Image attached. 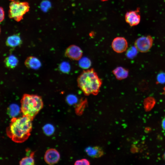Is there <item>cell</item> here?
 Masks as SVG:
<instances>
[{"instance_id":"obj_15","label":"cell","mask_w":165,"mask_h":165,"mask_svg":"<svg viewBox=\"0 0 165 165\" xmlns=\"http://www.w3.org/2000/svg\"><path fill=\"white\" fill-rule=\"evenodd\" d=\"M34 152H32L30 155L23 158L20 162V164L21 165H33L34 164Z\"/></svg>"},{"instance_id":"obj_8","label":"cell","mask_w":165,"mask_h":165,"mask_svg":"<svg viewBox=\"0 0 165 165\" xmlns=\"http://www.w3.org/2000/svg\"><path fill=\"white\" fill-rule=\"evenodd\" d=\"M125 19L127 23L131 26L138 24L141 19L139 9L138 8L136 10L127 12L125 15Z\"/></svg>"},{"instance_id":"obj_7","label":"cell","mask_w":165,"mask_h":165,"mask_svg":"<svg viewBox=\"0 0 165 165\" xmlns=\"http://www.w3.org/2000/svg\"><path fill=\"white\" fill-rule=\"evenodd\" d=\"M112 47L113 50L118 53H122L126 51L128 47V43L124 37H117L113 40Z\"/></svg>"},{"instance_id":"obj_1","label":"cell","mask_w":165,"mask_h":165,"mask_svg":"<svg viewBox=\"0 0 165 165\" xmlns=\"http://www.w3.org/2000/svg\"><path fill=\"white\" fill-rule=\"evenodd\" d=\"M32 121L28 117L23 115L19 117H13L6 129L7 136L15 142H24L31 135Z\"/></svg>"},{"instance_id":"obj_4","label":"cell","mask_w":165,"mask_h":165,"mask_svg":"<svg viewBox=\"0 0 165 165\" xmlns=\"http://www.w3.org/2000/svg\"><path fill=\"white\" fill-rule=\"evenodd\" d=\"M29 9V4L27 2L12 1L9 6V17L19 22L23 19L24 16L28 12Z\"/></svg>"},{"instance_id":"obj_14","label":"cell","mask_w":165,"mask_h":165,"mask_svg":"<svg viewBox=\"0 0 165 165\" xmlns=\"http://www.w3.org/2000/svg\"><path fill=\"white\" fill-rule=\"evenodd\" d=\"M4 63L6 67L9 68L13 69L16 67L18 63L17 58L14 55H11L5 58Z\"/></svg>"},{"instance_id":"obj_20","label":"cell","mask_w":165,"mask_h":165,"mask_svg":"<svg viewBox=\"0 0 165 165\" xmlns=\"http://www.w3.org/2000/svg\"><path fill=\"white\" fill-rule=\"evenodd\" d=\"M137 50L136 47H132L128 50L126 55L128 58H131L134 57L137 54Z\"/></svg>"},{"instance_id":"obj_11","label":"cell","mask_w":165,"mask_h":165,"mask_svg":"<svg viewBox=\"0 0 165 165\" xmlns=\"http://www.w3.org/2000/svg\"><path fill=\"white\" fill-rule=\"evenodd\" d=\"M85 152L88 156L93 158L100 157L104 154L102 148L98 146L88 147L85 148Z\"/></svg>"},{"instance_id":"obj_17","label":"cell","mask_w":165,"mask_h":165,"mask_svg":"<svg viewBox=\"0 0 165 165\" xmlns=\"http://www.w3.org/2000/svg\"><path fill=\"white\" fill-rule=\"evenodd\" d=\"M8 111L9 115L14 117L18 114L19 108L18 105L15 104H13L10 106Z\"/></svg>"},{"instance_id":"obj_21","label":"cell","mask_w":165,"mask_h":165,"mask_svg":"<svg viewBox=\"0 0 165 165\" xmlns=\"http://www.w3.org/2000/svg\"><path fill=\"white\" fill-rule=\"evenodd\" d=\"M157 79L158 81L161 83L165 82V74L161 73L159 74L157 76Z\"/></svg>"},{"instance_id":"obj_19","label":"cell","mask_w":165,"mask_h":165,"mask_svg":"<svg viewBox=\"0 0 165 165\" xmlns=\"http://www.w3.org/2000/svg\"><path fill=\"white\" fill-rule=\"evenodd\" d=\"M60 69L63 72L68 73L70 69V65L67 62H63L60 65Z\"/></svg>"},{"instance_id":"obj_25","label":"cell","mask_w":165,"mask_h":165,"mask_svg":"<svg viewBox=\"0 0 165 165\" xmlns=\"http://www.w3.org/2000/svg\"><path fill=\"white\" fill-rule=\"evenodd\" d=\"M162 126L163 129L165 130V117L162 120Z\"/></svg>"},{"instance_id":"obj_12","label":"cell","mask_w":165,"mask_h":165,"mask_svg":"<svg viewBox=\"0 0 165 165\" xmlns=\"http://www.w3.org/2000/svg\"><path fill=\"white\" fill-rule=\"evenodd\" d=\"M22 43V41L20 35L15 34L9 36L6 41L7 46L12 48H14L20 45Z\"/></svg>"},{"instance_id":"obj_6","label":"cell","mask_w":165,"mask_h":165,"mask_svg":"<svg viewBox=\"0 0 165 165\" xmlns=\"http://www.w3.org/2000/svg\"><path fill=\"white\" fill-rule=\"evenodd\" d=\"M83 52L78 46L74 45L69 46L66 49L65 55L67 57L72 60L79 61L82 55Z\"/></svg>"},{"instance_id":"obj_28","label":"cell","mask_w":165,"mask_h":165,"mask_svg":"<svg viewBox=\"0 0 165 165\" xmlns=\"http://www.w3.org/2000/svg\"><path fill=\"white\" fill-rule=\"evenodd\" d=\"M164 158L165 159V153L164 155Z\"/></svg>"},{"instance_id":"obj_22","label":"cell","mask_w":165,"mask_h":165,"mask_svg":"<svg viewBox=\"0 0 165 165\" xmlns=\"http://www.w3.org/2000/svg\"><path fill=\"white\" fill-rule=\"evenodd\" d=\"M75 165H89V161L86 159H82L77 160L75 163Z\"/></svg>"},{"instance_id":"obj_23","label":"cell","mask_w":165,"mask_h":165,"mask_svg":"<svg viewBox=\"0 0 165 165\" xmlns=\"http://www.w3.org/2000/svg\"><path fill=\"white\" fill-rule=\"evenodd\" d=\"M68 102L70 104L75 103L77 100L76 97L73 95H69L67 98Z\"/></svg>"},{"instance_id":"obj_10","label":"cell","mask_w":165,"mask_h":165,"mask_svg":"<svg viewBox=\"0 0 165 165\" xmlns=\"http://www.w3.org/2000/svg\"><path fill=\"white\" fill-rule=\"evenodd\" d=\"M24 63L28 68L34 70L39 69L42 65L40 60L37 57L33 56L27 57Z\"/></svg>"},{"instance_id":"obj_18","label":"cell","mask_w":165,"mask_h":165,"mask_svg":"<svg viewBox=\"0 0 165 165\" xmlns=\"http://www.w3.org/2000/svg\"><path fill=\"white\" fill-rule=\"evenodd\" d=\"M43 130L46 135H50L53 133L54 128L53 125L51 124H48L44 126Z\"/></svg>"},{"instance_id":"obj_29","label":"cell","mask_w":165,"mask_h":165,"mask_svg":"<svg viewBox=\"0 0 165 165\" xmlns=\"http://www.w3.org/2000/svg\"></svg>"},{"instance_id":"obj_3","label":"cell","mask_w":165,"mask_h":165,"mask_svg":"<svg viewBox=\"0 0 165 165\" xmlns=\"http://www.w3.org/2000/svg\"><path fill=\"white\" fill-rule=\"evenodd\" d=\"M20 102L21 110L23 115L32 121L43 106L42 97L36 94H24Z\"/></svg>"},{"instance_id":"obj_5","label":"cell","mask_w":165,"mask_h":165,"mask_svg":"<svg viewBox=\"0 0 165 165\" xmlns=\"http://www.w3.org/2000/svg\"><path fill=\"white\" fill-rule=\"evenodd\" d=\"M153 40L150 36H142L138 38L134 43V46L142 53L148 52L152 46Z\"/></svg>"},{"instance_id":"obj_16","label":"cell","mask_w":165,"mask_h":165,"mask_svg":"<svg viewBox=\"0 0 165 165\" xmlns=\"http://www.w3.org/2000/svg\"><path fill=\"white\" fill-rule=\"evenodd\" d=\"M79 61V65L82 68L85 69H88L91 65V62L87 57L81 58Z\"/></svg>"},{"instance_id":"obj_9","label":"cell","mask_w":165,"mask_h":165,"mask_svg":"<svg viewBox=\"0 0 165 165\" xmlns=\"http://www.w3.org/2000/svg\"><path fill=\"white\" fill-rule=\"evenodd\" d=\"M59 152L56 149L50 148L45 152L44 159L48 164L52 165L57 163L60 159Z\"/></svg>"},{"instance_id":"obj_13","label":"cell","mask_w":165,"mask_h":165,"mask_svg":"<svg viewBox=\"0 0 165 165\" xmlns=\"http://www.w3.org/2000/svg\"><path fill=\"white\" fill-rule=\"evenodd\" d=\"M116 79L121 80L126 78L128 75V70L123 67H118L114 69L112 71Z\"/></svg>"},{"instance_id":"obj_24","label":"cell","mask_w":165,"mask_h":165,"mask_svg":"<svg viewBox=\"0 0 165 165\" xmlns=\"http://www.w3.org/2000/svg\"><path fill=\"white\" fill-rule=\"evenodd\" d=\"M4 11L3 8L0 7V22L2 21L4 18Z\"/></svg>"},{"instance_id":"obj_26","label":"cell","mask_w":165,"mask_h":165,"mask_svg":"<svg viewBox=\"0 0 165 165\" xmlns=\"http://www.w3.org/2000/svg\"><path fill=\"white\" fill-rule=\"evenodd\" d=\"M108 0H101V1H107Z\"/></svg>"},{"instance_id":"obj_27","label":"cell","mask_w":165,"mask_h":165,"mask_svg":"<svg viewBox=\"0 0 165 165\" xmlns=\"http://www.w3.org/2000/svg\"><path fill=\"white\" fill-rule=\"evenodd\" d=\"M10 0V1H14V0Z\"/></svg>"},{"instance_id":"obj_2","label":"cell","mask_w":165,"mask_h":165,"mask_svg":"<svg viewBox=\"0 0 165 165\" xmlns=\"http://www.w3.org/2000/svg\"><path fill=\"white\" fill-rule=\"evenodd\" d=\"M78 86L86 95H97L102 84L101 79L93 68L83 71L78 77Z\"/></svg>"}]
</instances>
